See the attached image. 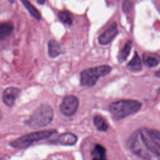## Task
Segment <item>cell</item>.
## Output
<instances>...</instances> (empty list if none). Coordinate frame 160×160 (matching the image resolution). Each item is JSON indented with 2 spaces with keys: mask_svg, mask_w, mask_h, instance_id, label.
<instances>
[{
  "mask_svg": "<svg viewBox=\"0 0 160 160\" xmlns=\"http://www.w3.org/2000/svg\"><path fill=\"white\" fill-rule=\"evenodd\" d=\"M129 150L143 160H160V134L158 130L141 128L127 142Z\"/></svg>",
  "mask_w": 160,
  "mask_h": 160,
  "instance_id": "cell-1",
  "label": "cell"
},
{
  "mask_svg": "<svg viewBox=\"0 0 160 160\" xmlns=\"http://www.w3.org/2000/svg\"><path fill=\"white\" fill-rule=\"evenodd\" d=\"M142 103L134 99H122L112 102L109 105V110L114 120H121L138 112Z\"/></svg>",
  "mask_w": 160,
  "mask_h": 160,
  "instance_id": "cell-2",
  "label": "cell"
},
{
  "mask_svg": "<svg viewBox=\"0 0 160 160\" xmlns=\"http://www.w3.org/2000/svg\"><path fill=\"white\" fill-rule=\"evenodd\" d=\"M53 118L54 112L51 106L42 104L34 110L26 123L32 128H40L50 124Z\"/></svg>",
  "mask_w": 160,
  "mask_h": 160,
  "instance_id": "cell-3",
  "label": "cell"
},
{
  "mask_svg": "<svg viewBox=\"0 0 160 160\" xmlns=\"http://www.w3.org/2000/svg\"><path fill=\"white\" fill-rule=\"evenodd\" d=\"M111 70L112 68L107 64L84 69L80 73L81 84L87 87L93 86L100 78L108 74Z\"/></svg>",
  "mask_w": 160,
  "mask_h": 160,
  "instance_id": "cell-4",
  "label": "cell"
},
{
  "mask_svg": "<svg viewBox=\"0 0 160 160\" xmlns=\"http://www.w3.org/2000/svg\"><path fill=\"white\" fill-rule=\"evenodd\" d=\"M56 132V131L55 129L33 132L15 139L10 143V145L14 148H24L30 146L33 142L48 138Z\"/></svg>",
  "mask_w": 160,
  "mask_h": 160,
  "instance_id": "cell-5",
  "label": "cell"
},
{
  "mask_svg": "<svg viewBox=\"0 0 160 160\" xmlns=\"http://www.w3.org/2000/svg\"><path fill=\"white\" fill-rule=\"evenodd\" d=\"M79 104L78 98L73 95L66 96L60 106L61 112L66 116H71L77 111Z\"/></svg>",
  "mask_w": 160,
  "mask_h": 160,
  "instance_id": "cell-6",
  "label": "cell"
},
{
  "mask_svg": "<svg viewBox=\"0 0 160 160\" xmlns=\"http://www.w3.org/2000/svg\"><path fill=\"white\" fill-rule=\"evenodd\" d=\"M118 34L117 23L112 22L109 27L98 37V42L101 45L109 44Z\"/></svg>",
  "mask_w": 160,
  "mask_h": 160,
  "instance_id": "cell-7",
  "label": "cell"
},
{
  "mask_svg": "<svg viewBox=\"0 0 160 160\" xmlns=\"http://www.w3.org/2000/svg\"><path fill=\"white\" fill-rule=\"evenodd\" d=\"M21 93V91L19 88L16 87H9L2 92V101L7 106L11 107L14 104L16 100L19 98Z\"/></svg>",
  "mask_w": 160,
  "mask_h": 160,
  "instance_id": "cell-8",
  "label": "cell"
},
{
  "mask_svg": "<svg viewBox=\"0 0 160 160\" xmlns=\"http://www.w3.org/2000/svg\"><path fill=\"white\" fill-rule=\"evenodd\" d=\"M78 137L73 133L65 132L58 136L56 139L51 141V143L65 146H72L76 143Z\"/></svg>",
  "mask_w": 160,
  "mask_h": 160,
  "instance_id": "cell-9",
  "label": "cell"
},
{
  "mask_svg": "<svg viewBox=\"0 0 160 160\" xmlns=\"http://www.w3.org/2000/svg\"><path fill=\"white\" fill-rule=\"evenodd\" d=\"M48 55L51 58H55L61 53L62 49L60 43L54 39H51L48 44Z\"/></svg>",
  "mask_w": 160,
  "mask_h": 160,
  "instance_id": "cell-10",
  "label": "cell"
},
{
  "mask_svg": "<svg viewBox=\"0 0 160 160\" xmlns=\"http://www.w3.org/2000/svg\"><path fill=\"white\" fill-rule=\"evenodd\" d=\"M14 29L13 24L11 21L0 22V41L8 38Z\"/></svg>",
  "mask_w": 160,
  "mask_h": 160,
  "instance_id": "cell-11",
  "label": "cell"
},
{
  "mask_svg": "<svg viewBox=\"0 0 160 160\" xmlns=\"http://www.w3.org/2000/svg\"><path fill=\"white\" fill-rule=\"evenodd\" d=\"M92 160H108L106 154V149L102 145L96 144L91 151Z\"/></svg>",
  "mask_w": 160,
  "mask_h": 160,
  "instance_id": "cell-12",
  "label": "cell"
},
{
  "mask_svg": "<svg viewBox=\"0 0 160 160\" xmlns=\"http://www.w3.org/2000/svg\"><path fill=\"white\" fill-rule=\"evenodd\" d=\"M128 69L134 72H139L142 69V64L140 58L136 51L134 52V56L131 60L127 64Z\"/></svg>",
  "mask_w": 160,
  "mask_h": 160,
  "instance_id": "cell-13",
  "label": "cell"
},
{
  "mask_svg": "<svg viewBox=\"0 0 160 160\" xmlns=\"http://www.w3.org/2000/svg\"><path fill=\"white\" fill-rule=\"evenodd\" d=\"M132 42L131 40H128L124 45L118 54V61L119 63H122L128 58L132 48Z\"/></svg>",
  "mask_w": 160,
  "mask_h": 160,
  "instance_id": "cell-14",
  "label": "cell"
},
{
  "mask_svg": "<svg viewBox=\"0 0 160 160\" xmlns=\"http://www.w3.org/2000/svg\"><path fill=\"white\" fill-rule=\"evenodd\" d=\"M144 64L149 68H154L159 64V57L154 54L144 53L142 56Z\"/></svg>",
  "mask_w": 160,
  "mask_h": 160,
  "instance_id": "cell-15",
  "label": "cell"
},
{
  "mask_svg": "<svg viewBox=\"0 0 160 160\" xmlns=\"http://www.w3.org/2000/svg\"><path fill=\"white\" fill-rule=\"evenodd\" d=\"M93 123L96 129L100 131H106L109 128L108 122L101 115H96L93 118Z\"/></svg>",
  "mask_w": 160,
  "mask_h": 160,
  "instance_id": "cell-16",
  "label": "cell"
},
{
  "mask_svg": "<svg viewBox=\"0 0 160 160\" xmlns=\"http://www.w3.org/2000/svg\"><path fill=\"white\" fill-rule=\"evenodd\" d=\"M58 16L59 20L64 24L71 25L73 22L74 17L72 14L68 11L64 10L59 11L58 13Z\"/></svg>",
  "mask_w": 160,
  "mask_h": 160,
  "instance_id": "cell-17",
  "label": "cell"
},
{
  "mask_svg": "<svg viewBox=\"0 0 160 160\" xmlns=\"http://www.w3.org/2000/svg\"><path fill=\"white\" fill-rule=\"evenodd\" d=\"M24 7L26 8L28 11L29 12L31 16L34 18L38 20H40L41 18V16L39 11L28 1H21Z\"/></svg>",
  "mask_w": 160,
  "mask_h": 160,
  "instance_id": "cell-18",
  "label": "cell"
},
{
  "mask_svg": "<svg viewBox=\"0 0 160 160\" xmlns=\"http://www.w3.org/2000/svg\"><path fill=\"white\" fill-rule=\"evenodd\" d=\"M132 6V2L129 1H125L122 4V10L124 12H128L130 11Z\"/></svg>",
  "mask_w": 160,
  "mask_h": 160,
  "instance_id": "cell-19",
  "label": "cell"
},
{
  "mask_svg": "<svg viewBox=\"0 0 160 160\" xmlns=\"http://www.w3.org/2000/svg\"><path fill=\"white\" fill-rule=\"evenodd\" d=\"M44 2H45L44 1H38V3H39V4H43V3H44Z\"/></svg>",
  "mask_w": 160,
  "mask_h": 160,
  "instance_id": "cell-20",
  "label": "cell"
},
{
  "mask_svg": "<svg viewBox=\"0 0 160 160\" xmlns=\"http://www.w3.org/2000/svg\"><path fill=\"white\" fill-rule=\"evenodd\" d=\"M1 118H2V115H1V111H0V121L1 119Z\"/></svg>",
  "mask_w": 160,
  "mask_h": 160,
  "instance_id": "cell-21",
  "label": "cell"
}]
</instances>
